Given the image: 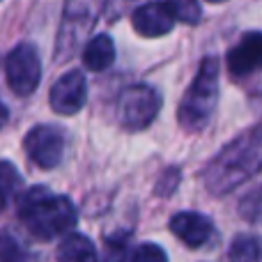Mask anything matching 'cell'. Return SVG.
Masks as SVG:
<instances>
[{"instance_id":"2","label":"cell","mask_w":262,"mask_h":262,"mask_svg":"<svg viewBox=\"0 0 262 262\" xmlns=\"http://www.w3.org/2000/svg\"><path fill=\"white\" fill-rule=\"evenodd\" d=\"M21 221L30 235L46 242L72 230L76 223V207L64 195L35 189L21 200Z\"/></svg>"},{"instance_id":"15","label":"cell","mask_w":262,"mask_h":262,"mask_svg":"<svg viewBox=\"0 0 262 262\" xmlns=\"http://www.w3.org/2000/svg\"><path fill=\"white\" fill-rule=\"evenodd\" d=\"M21 186V175L9 161H0V212L7 209Z\"/></svg>"},{"instance_id":"16","label":"cell","mask_w":262,"mask_h":262,"mask_svg":"<svg viewBox=\"0 0 262 262\" xmlns=\"http://www.w3.org/2000/svg\"><path fill=\"white\" fill-rule=\"evenodd\" d=\"M237 212L249 223H262V186H255L253 191H249V193L239 200Z\"/></svg>"},{"instance_id":"7","label":"cell","mask_w":262,"mask_h":262,"mask_svg":"<svg viewBox=\"0 0 262 262\" xmlns=\"http://www.w3.org/2000/svg\"><path fill=\"white\" fill-rule=\"evenodd\" d=\"M26 154L30 157V161H35L39 168L51 170L62 161L64 154V136L58 127L51 124H39V127L30 129L23 140Z\"/></svg>"},{"instance_id":"14","label":"cell","mask_w":262,"mask_h":262,"mask_svg":"<svg viewBox=\"0 0 262 262\" xmlns=\"http://www.w3.org/2000/svg\"><path fill=\"white\" fill-rule=\"evenodd\" d=\"M230 262H260L262 260V244L258 237L239 235L232 239L230 251H228Z\"/></svg>"},{"instance_id":"10","label":"cell","mask_w":262,"mask_h":262,"mask_svg":"<svg viewBox=\"0 0 262 262\" xmlns=\"http://www.w3.org/2000/svg\"><path fill=\"white\" fill-rule=\"evenodd\" d=\"M131 26L143 37H163L172 30L175 16L166 3H145L134 9Z\"/></svg>"},{"instance_id":"17","label":"cell","mask_w":262,"mask_h":262,"mask_svg":"<svg viewBox=\"0 0 262 262\" xmlns=\"http://www.w3.org/2000/svg\"><path fill=\"white\" fill-rule=\"evenodd\" d=\"M168 7H170L175 21L186 23V26H195L200 23V3L198 0H168Z\"/></svg>"},{"instance_id":"3","label":"cell","mask_w":262,"mask_h":262,"mask_svg":"<svg viewBox=\"0 0 262 262\" xmlns=\"http://www.w3.org/2000/svg\"><path fill=\"white\" fill-rule=\"evenodd\" d=\"M219 58L209 55L200 62V69L195 72V78L186 88L184 97L177 108V120L182 129L189 134H198L209 124L214 111L219 104Z\"/></svg>"},{"instance_id":"9","label":"cell","mask_w":262,"mask_h":262,"mask_svg":"<svg viewBox=\"0 0 262 262\" xmlns=\"http://www.w3.org/2000/svg\"><path fill=\"white\" fill-rule=\"evenodd\" d=\"M262 69V32H246L228 53V72L244 78Z\"/></svg>"},{"instance_id":"4","label":"cell","mask_w":262,"mask_h":262,"mask_svg":"<svg viewBox=\"0 0 262 262\" xmlns=\"http://www.w3.org/2000/svg\"><path fill=\"white\" fill-rule=\"evenodd\" d=\"M106 0H64L62 21H60L58 32V53L55 58L62 62L69 60L81 44L88 39L95 23L99 21V14L104 12Z\"/></svg>"},{"instance_id":"13","label":"cell","mask_w":262,"mask_h":262,"mask_svg":"<svg viewBox=\"0 0 262 262\" xmlns=\"http://www.w3.org/2000/svg\"><path fill=\"white\" fill-rule=\"evenodd\" d=\"M58 262H97V249L85 235H64L58 244Z\"/></svg>"},{"instance_id":"19","label":"cell","mask_w":262,"mask_h":262,"mask_svg":"<svg viewBox=\"0 0 262 262\" xmlns=\"http://www.w3.org/2000/svg\"><path fill=\"white\" fill-rule=\"evenodd\" d=\"M0 262H26L21 246L12 239H0Z\"/></svg>"},{"instance_id":"1","label":"cell","mask_w":262,"mask_h":262,"mask_svg":"<svg viewBox=\"0 0 262 262\" xmlns=\"http://www.w3.org/2000/svg\"><path fill=\"white\" fill-rule=\"evenodd\" d=\"M258 172H262V124L228 143L207 163L203 170V182L209 193L226 195Z\"/></svg>"},{"instance_id":"5","label":"cell","mask_w":262,"mask_h":262,"mask_svg":"<svg viewBox=\"0 0 262 262\" xmlns=\"http://www.w3.org/2000/svg\"><path fill=\"white\" fill-rule=\"evenodd\" d=\"M161 108V95L152 85H131L118 99V122L127 131H143Z\"/></svg>"},{"instance_id":"11","label":"cell","mask_w":262,"mask_h":262,"mask_svg":"<svg viewBox=\"0 0 262 262\" xmlns=\"http://www.w3.org/2000/svg\"><path fill=\"white\" fill-rule=\"evenodd\" d=\"M170 230L180 242L189 249H200L212 237L214 226L205 214L200 212H180L170 219Z\"/></svg>"},{"instance_id":"8","label":"cell","mask_w":262,"mask_h":262,"mask_svg":"<svg viewBox=\"0 0 262 262\" xmlns=\"http://www.w3.org/2000/svg\"><path fill=\"white\" fill-rule=\"evenodd\" d=\"M88 99V83L83 72L72 69V72L62 74L51 88V108L58 115H76L78 111L85 106Z\"/></svg>"},{"instance_id":"6","label":"cell","mask_w":262,"mask_h":262,"mask_svg":"<svg viewBox=\"0 0 262 262\" xmlns=\"http://www.w3.org/2000/svg\"><path fill=\"white\" fill-rule=\"evenodd\" d=\"M5 78L7 85L21 97H28L37 90L41 81V62L35 46L18 44L9 51L5 60Z\"/></svg>"},{"instance_id":"21","label":"cell","mask_w":262,"mask_h":262,"mask_svg":"<svg viewBox=\"0 0 262 262\" xmlns=\"http://www.w3.org/2000/svg\"><path fill=\"white\" fill-rule=\"evenodd\" d=\"M207 3H226V0H207Z\"/></svg>"},{"instance_id":"20","label":"cell","mask_w":262,"mask_h":262,"mask_svg":"<svg viewBox=\"0 0 262 262\" xmlns=\"http://www.w3.org/2000/svg\"><path fill=\"white\" fill-rule=\"evenodd\" d=\"M5 122H7V108H5L3 101H0V129L5 127Z\"/></svg>"},{"instance_id":"18","label":"cell","mask_w":262,"mask_h":262,"mask_svg":"<svg viewBox=\"0 0 262 262\" xmlns=\"http://www.w3.org/2000/svg\"><path fill=\"white\" fill-rule=\"evenodd\" d=\"M131 262H168L166 251L159 244H140L131 255Z\"/></svg>"},{"instance_id":"12","label":"cell","mask_w":262,"mask_h":262,"mask_svg":"<svg viewBox=\"0 0 262 262\" xmlns=\"http://www.w3.org/2000/svg\"><path fill=\"white\" fill-rule=\"evenodd\" d=\"M115 60V44L108 35H97L83 46V64L90 72H104Z\"/></svg>"}]
</instances>
